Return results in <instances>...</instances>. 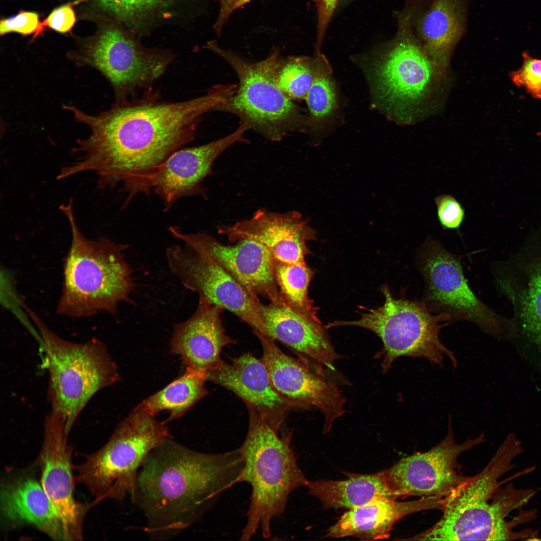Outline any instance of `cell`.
<instances>
[{
    "label": "cell",
    "mask_w": 541,
    "mask_h": 541,
    "mask_svg": "<svg viewBox=\"0 0 541 541\" xmlns=\"http://www.w3.org/2000/svg\"><path fill=\"white\" fill-rule=\"evenodd\" d=\"M229 96L223 85L190 100H162L156 92L115 101L109 110L91 115L74 105H63L90 133L77 141V154L67 167L71 176L93 172L101 188L118 183L127 194L125 204L139 193L147 195L164 162L194 139L202 116Z\"/></svg>",
    "instance_id": "6da1fadb"
},
{
    "label": "cell",
    "mask_w": 541,
    "mask_h": 541,
    "mask_svg": "<svg viewBox=\"0 0 541 541\" xmlns=\"http://www.w3.org/2000/svg\"><path fill=\"white\" fill-rule=\"evenodd\" d=\"M243 467L238 449L204 453L167 438L145 458L131 497L144 515V530L153 540H167L195 524L240 482Z\"/></svg>",
    "instance_id": "7a4b0ae2"
},
{
    "label": "cell",
    "mask_w": 541,
    "mask_h": 541,
    "mask_svg": "<svg viewBox=\"0 0 541 541\" xmlns=\"http://www.w3.org/2000/svg\"><path fill=\"white\" fill-rule=\"evenodd\" d=\"M523 452L521 442L509 435L485 468L472 477H466L442 500L440 519L431 527L409 540H513L521 539L522 531L513 530L523 523L518 514L506 518L522 509L530 500L526 490L516 489L510 480L531 471L530 468L504 480L500 478L511 470L513 461Z\"/></svg>",
    "instance_id": "3957f363"
},
{
    "label": "cell",
    "mask_w": 541,
    "mask_h": 541,
    "mask_svg": "<svg viewBox=\"0 0 541 541\" xmlns=\"http://www.w3.org/2000/svg\"><path fill=\"white\" fill-rule=\"evenodd\" d=\"M60 209L69 222L71 241L64 259L57 312L72 318L101 312L115 315L120 302L131 301L134 286L124 254L126 245L106 238L84 236L76 222L72 200Z\"/></svg>",
    "instance_id": "277c9868"
},
{
    "label": "cell",
    "mask_w": 541,
    "mask_h": 541,
    "mask_svg": "<svg viewBox=\"0 0 541 541\" xmlns=\"http://www.w3.org/2000/svg\"><path fill=\"white\" fill-rule=\"evenodd\" d=\"M248 412L247 433L238 448L244 461L240 482L251 488L241 540H250L259 531L269 538L272 521L284 513L290 493L308 481L298 466L291 433L281 436L279 429L255 411Z\"/></svg>",
    "instance_id": "5b68a950"
},
{
    "label": "cell",
    "mask_w": 541,
    "mask_h": 541,
    "mask_svg": "<svg viewBox=\"0 0 541 541\" xmlns=\"http://www.w3.org/2000/svg\"><path fill=\"white\" fill-rule=\"evenodd\" d=\"M28 311L45 353L50 412L62 420L69 434L90 399L119 380L116 365L99 339L93 338L83 343L67 340Z\"/></svg>",
    "instance_id": "8992f818"
},
{
    "label": "cell",
    "mask_w": 541,
    "mask_h": 541,
    "mask_svg": "<svg viewBox=\"0 0 541 541\" xmlns=\"http://www.w3.org/2000/svg\"><path fill=\"white\" fill-rule=\"evenodd\" d=\"M447 70L421 44L401 34L376 56L368 73L381 108L393 120L404 123L433 109Z\"/></svg>",
    "instance_id": "52a82bcc"
},
{
    "label": "cell",
    "mask_w": 541,
    "mask_h": 541,
    "mask_svg": "<svg viewBox=\"0 0 541 541\" xmlns=\"http://www.w3.org/2000/svg\"><path fill=\"white\" fill-rule=\"evenodd\" d=\"M211 48L232 67L239 79L234 94L214 111L236 115L249 130L272 141H281L289 132L308 126V120L277 84L281 58L277 50L262 60L251 62L215 45Z\"/></svg>",
    "instance_id": "ba28073f"
},
{
    "label": "cell",
    "mask_w": 541,
    "mask_h": 541,
    "mask_svg": "<svg viewBox=\"0 0 541 541\" xmlns=\"http://www.w3.org/2000/svg\"><path fill=\"white\" fill-rule=\"evenodd\" d=\"M169 437L164 422L134 409L117 425L107 442L77 466V480L94 497L93 504L131 497L145 458Z\"/></svg>",
    "instance_id": "9c48e42d"
},
{
    "label": "cell",
    "mask_w": 541,
    "mask_h": 541,
    "mask_svg": "<svg viewBox=\"0 0 541 541\" xmlns=\"http://www.w3.org/2000/svg\"><path fill=\"white\" fill-rule=\"evenodd\" d=\"M381 291L384 304L376 309H368L355 321H335L327 325L328 328L339 326L363 327L375 333L381 339L383 347L378 353L382 358V373H386L400 357L424 358L441 366L444 357L451 361L454 367L457 360L452 351L441 341L439 333L442 321H450L445 314H433L423 302L394 298L388 287Z\"/></svg>",
    "instance_id": "30bf717a"
},
{
    "label": "cell",
    "mask_w": 541,
    "mask_h": 541,
    "mask_svg": "<svg viewBox=\"0 0 541 541\" xmlns=\"http://www.w3.org/2000/svg\"><path fill=\"white\" fill-rule=\"evenodd\" d=\"M417 267L425 282L424 303L450 321L472 322L497 338H511V318L501 316L484 304L467 283L460 259L428 237L417 251Z\"/></svg>",
    "instance_id": "8fae6325"
},
{
    "label": "cell",
    "mask_w": 541,
    "mask_h": 541,
    "mask_svg": "<svg viewBox=\"0 0 541 541\" xmlns=\"http://www.w3.org/2000/svg\"><path fill=\"white\" fill-rule=\"evenodd\" d=\"M77 66L94 68L111 85L116 101L148 88L173 60L169 54L143 48L117 29L102 32L80 53L71 56Z\"/></svg>",
    "instance_id": "7c38bea8"
},
{
    "label": "cell",
    "mask_w": 541,
    "mask_h": 541,
    "mask_svg": "<svg viewBox=\"0 0 541 541\" xmlns=\"http://www.w3.org/2000/svg\"><path fill=\"white\" fill-rule=\"evenodd\" d=\"M446 436L429 450L404 457L384 470L395 498L411 496L443 499L462 482L459 455L484 441L483 434L457 443L449 418Z\"/></svg>",
    "instance_id": "4fadbf2b"
},
{
    "label": "cell",
    "mask_w": 541,
    "mask_h": 541,
    "mask_svg": "<svg viewBox=\"0 0 541 541\" xmlns=\"http://www.w3.org/2000/svg\"><path fill=\"white\" fill-rule=\"evenodd\" d=\"M496 288L512 307L513 338L541 348V229L493 265Z\"/></svg>",
    "instance_id": "5bb4252c"
},
{
    "label": "cell",
    "mask_w": 541,
    "mask_h": 541,
    "mask_svg": "<svg viewBox=\"0 0 541 541\" xmlns=\"http://www.w3.org/2000/svg\"><path fill=\"white\" fill-rule=\"evenodd\" d=\"M166 256L170 269L184 287L234 314L253 332L266 335V326L259 309V298L227 271L186 245L169 247Z\"/></svg>",
    "instance_id": "9a60e30c"
},
{
    "label": "cell",
    "mask_w": 541,
    "mask_h": 541,
    "mask_svg": "<svg viewBox=\"0 0 541 541\" xmlns=\"http://www.w3.org/2000/svg\"><path fill=\"white\" fill-rule=\"evenodd\" d=\"M253 333L261 344L262 360L276 392L292 408L318 409L324 418L323 432H329L345 412L346 400L337 384L285 354L270 337Z\"/></svg>",
    "instance_id": "2e32d148"
},
{
    "label": "cell",
    "mask_w": 541,
    "mask_h": 541,
    "mask_svg": "<svg viewBox=\"0 0 541 541\" xmlns=\"http://www.w3.org/2000/svg\"><path fill=\"white\" fill-rule=\"evenodd\" d=\"M168 230L198 254L227 271L254 296L282 303L275 276V260L263 244L242 240L226 245L205 233H184L174 226Z\"/></svg>",
    "instance_id": "e0dca14e"
},
{
    "label": "cell",
    "mask_w": 541,
    "mask_h": 541,
    "mask_svg": "<svg viewBox=\"0 0 541 541\" xmlns=\"http://www.w3.org/2000/svg\"><path fill=\"white\" fill-rule=\"evenodd\" d=\"M68 436L62 420L50 412L44 420L39 457L41 484L61 520L65 540H80L87 508L74 497L72 449L68 445Z\"/></svg>",
    "instance_id": "ac0fdd59"
},
{
    "label": "cell",
    "mask_w": 541,
    "mask_h": 541,
    "mask_svg": "<svg viewBox=\"0 0 541 541\" xmlns=\"http://www.w3.org/2000/svg\"><path fill=\"white\" fill-rule=\"evenodd\" d=\"M247 130L248 126L240 123L226 136L200 146L180 149L171 154L161 166L153 182L154 191L162 201L165 211L182 198L205 197L202 183L212 174L214 162L234 144L248 143L244 137Z\"/></svg>",
    "instance_id": "d6986e66"
},
{
    "label": "cell",
    "mask_w": 541,
    "mask_h": 541,
    "mask_svg": "<svg viewBox=\"0 0 541 541\" xmlns=\"http://www.w3.org/2000/svg\"><path fill=\"white\" fill-rule=\"evenodd\" d=\"M218 232L229 242H258L272 253L275 260L288 264L304 263L310 253L307 242L316 239V232L296 211L285 213L260 208L248 219L221 225Z\"/></svg>",
    "instance_id": "ffe728a7"
},
{
    "label": "cell",
    "mask_w": 541,
    "mask_h": 541,
    "mask_svg": "<svg viewBox=\"0 0 541 541\" xmlns=\"http://www.w3.org/2000/svg\"><path fill=\"white\" fill-rule=\"evenodd\" d=\"M259 309L266 328L265 336L287 346L316 373L327 377L336 371L335 362L341 356L321 323L305 318L283 303L260 302Z\"/></svg>",
    "instance_id": "44dd1931"
},
{
    "label": "cell",
    "mask_w": 541,
    "mask_h": 541,
    "mask_svg": "<svg viewBox=\"0 0 541 541\" xmlns=\"http://www.w3.org/2000/svg\"><path fill=\"white\" fill-rule=\"evenodd\" d=\"M210 381L233 392L248 409L257 413L276 429H280L292 407L275 390L266 366L250 353L221 361L205 374Z\"/></svg>",
    "instance_id": "7402d4cb"
},
{
    "label": "cell",
    "mask_w": 541,
    "mask_h": 541,
    "mask_svg": "<svg viewBox=\"0 0 541 541\" xmlns=\"http://www.w3.org/2000/svg\"><path fill=\"white\" fill-rule=\"evenodd\" d=\"M224 309L202 297L187 320L174 326L171 351L180 356L186 368L205 375L220 361L224 347L235 343L222 323Z\"/></svg>",
    "instance_id": "603a6c76"
},
{
    "label": "cell",
    "mask_w": 541,
    "mask_h": 541,
    "mask_svg": "<svg viewBox=\"0 0 541 541\" xmlns=\"http://www.w3.org/2000/svg\"><path fill=\"white\" fill-rule=\"evenodd\" d=\"M442 499L421 498L409 502L381 499L349 509L326 535L329 538L354 537L361 540L388 538L394 525L402 518L423 509H441Z\"/></svg>",
    "instance_id": "cb8c5ba5"
},
{
    "label": "cell",
    "mask_w": 541,
    "mask_h": 541,
    "mask_svg": "<svg viewBox=\"0 0 541 541\" xmlns=\"http://www.w3.org/2000/svg\"><path fill=\"white\" fill-rule=\"evenodd\" d=\"M1 511L11 525H30L53 540H65L54 506L41 484L33 477H18L2 485Z\"/></svg>",
    "instance_id": "d4e9b609"
},
{
    "label": "cell",
    "mask_w": 541,
    "mask_h": 541,
    "mask_svg": "<svg viewBox=\"0 0 541 541\" xmlns=\"http://www.w3.org/2000/svg\"><path fill=\"white\" fill-rule=\"evenodd\" d=\"M347 475V479L343 480L308 481L306 486L309 494L317 498L325 509H351L377 500H397L389 487L384 470L373 474Z\"/></svg>",
    "instance_id": "484cf974"
},
{
    "label": "cell",
    "mask_w": 541,
    "mask_h": 541,
    "mask_svg": "<svg viewBox=\"0 0 541 541\" xmlns=\"http://www.w3.org/2000/svg\"><path fill=\"white\" fill-rule=\"evenodd\" d=\"M421 45L430 56L447 70L451 52L462 30L460 12L456 0H434L420 19Z\"/></svg>",
    "instance_id": "4316f807"
},
{
    "label": "cell",
    "mask_w": 541,
    "mask_h": 541,
    "mask_svg": "<svg viewBox=\"0 0 541 541\" xmlns=\"http://www.w3.org/2000/svg\"><path fill=\"white\" fill-rule=\"evenodd\" d=\"M204 375L186 368L185 373L164 388L145 399L134 409L155 416L162 411L169 413L164 423L181 417L208 392Z\"/></svg>",
    "instance_id": "83f0119b"
},
{
    "label": "cell",
    "mask_w": 541,
    "mask_h": 541,
    "mask_svg": "<svg viewBox=\"0 0 541 541\" xmlns=\"http://www.w3.org/2000/svg\"><path fill=\"white\" fill-rule=\"evenodd\" d=\"M313 271L306 263L288 264L275 260V276L282 303L305 318L321 323L317 308L308 295Z\"/></svg>",
    "instance_id": "f1b7e54d"
},
{
    "label": "cell",
    "mask_w": 541,
    "mask_h": 541,
    "mask_svg": "<svg viewBox=\"0 0 541 541\" xmlns=\"http://www.w3.org/2000/svg\"><path fill=\"white\" fill-rule=\"evenodd\" d=\"M315 58L316 73L305 98L309 111L308 127L311 131L320 129L333 114L337 104L336 88L329 62L321 51H317Z\"/></svg>",
    "instance_id": "f546056e"
},
{
    "label": "cell",
    "mask_w": 541,
    "mask_h": 541,
    "mask_svg": "<svg viewBox=\"0 0 541 541\" xmlns=\"http://www.w3.org/2000/svg\"><path fill=\"white\" fill-rule=\"evenodd\" d=\"M316 68L315 57L280 59L277 73V84L290 100L305 99L313 83Z\"/></svg>",
    "instance_id": "4dcf8cb0"
},
{
    "label": "cell",
    "mask_w": 541,
    "mask_h": 541,
    "mask_svg": "<svg viewBox=\"0 0 541 541\" xmlns=\"http://www.w3.org/2000/svg\"><path fill=\"white\" fill-rule=\"evenodd\" d=\"M522 56L521 68L510 72L509 77L517 86L524 87L532 97L541 99V59L533 58L526 51Z\"/></svg>",
    "instance_id": "1f68e13d"
},
{
    "label": "cell",
    "mask_w": 541,
    "mask_h": 541,
    "mask_svg": "<svg viewBox=\"0 0 541 541\" xmlns=\"http://www.w3.org/2000/svg\"><path fill=\"white\" fill-rule=\"evenodd\" d=\"M435 203L437 219L441 226L446 229L458 230L465 216V209L462 204L449 194L436 196Z\"/></svg>",
    "instance_id": "d6a6232c"
},
{
    "label": "cell",
    "mask_w": 541,
    "mask_h": 541,
    "mask_svg": "<svg viewBox=\"0 0 541 541\" xmlns=\"http://www.w3.org/2000/svg\"><path fill=\"white\" fill-rule=\"evenodd\" d=\"M104 9L120 17L135 18L155 8L163 0H96Z\"/></svg>",
    "instance_id": "836d02e7"
},
{
    "label": "cell",
    "mask_w": 541,
    "mask_h": 541,
    "mask_svg": "<svg viewBox=\"0 0 541 541\" xmlns=\"http://www.w3.org/2000/svg\"><path fill=\"white\" fill-rule=\"evenodd\" d=\"M43 26L37 13L21 11L15 16L1 21L0 33L3 35L16 32L23 35L35 33L37 35L43 30Z\"/></svg>",
    "instance_id": "e575fe53"
},
{
    "label": "cell",
    "mask_w": 541,
    "mask_h": 541,
    "mask_svg": "<svg viewBox=\"0 0 541 541\" xmlns=\"http://www.w3.org/2000/svg\"><path fill=\"white\" fill-rule=\"evenodd\" d=\"M76 22V16L71 4L54 9L44 22V26L61 33L70 31Z\"/></svg>",
    "instance_id": "d590c367"
},
{
    "label": "cell",
    "mask_w": 541,
    "mask_h": 541,
    "mask_svg": "<svg viewBox=\"0 0 541 541\" xmlns=\"http://www.w3.org/2000/svg\"><path fill=\"white\" fill-rule=\"evenodd\" d=\"M317 11V46L321 47L326 29L339 0H312Z\"/></svg>",
    "instance_id": "8d00e7d4"
},
{
    "label": "cell",
    "mask_w": 541,
    "mask_h": 541,
    "mask_svg": "<svg viewBox=\"0 0 541 541\" xmlns=\"http://www.w3.org/2000/svg\"><path fill=\"white\" fill-rule=\"evenodd\" d=\"M220 9L216 24L217 30L220 31L224 23L235 10L248 3L250 0H219Z\"/></svg>",
    "instance_id": "74e56055"
},
{
    "label": "cell",
    "mask_w": 541,
    "mask_h": 541,
    "mask_svg": "<svg viewBox=\"0 0 541 541\" xmlns=\"http://www.w3.org/2000/svg\"><path fill=\"white\" fill-rule=\"evenodd\" d=\"M539 133H540V134L541 135V131H540V132H539Z\"/></svg>",
    "instance_id": "f35d334b"
}]
</instances>
